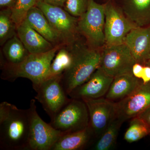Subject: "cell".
<instances>
[{
	"label": "cell",
	"mask_w": 150,
	"mask_h": 150,
	"mask_svg": "<svg viewBox=\"0 0 150 150\" xmlns=\"http://www.w3.org/2000/svg\"><path fill=\"white\" fill-rule=\"evenodd\" d=\"M28 109H20L4 101L0 104V149L29 150Z\"/></svg>",
	"instance_id": "1"
},
{
	"label": "cell",
	"mask_w": 150,
	"mask_h": 150,
	"mask_svg": "<svg viewBox=\"0 0 150 150\" xmlns=\"http://www.w3.org/2000/svg\"><path fill=\"white\" fill-rule=\"evenodd\" d=\"M73 56L71 66L62 74V83L69 96L72 91L85 83L100 67L101 52L98 49L76 45L71 48Z\"/></svg>",
	"instance_id": "2"
},
{
	"label": "cell",
	"mask_w": 150,
	"mask_h": 150,
	"mask_svg": "<svg viewBox=\"0 0 150 150\" xmlns=\"http://www.w3.org/2000/svg\"><path fill=\"white\" fill-rule=\"evenodd\" d=\"M60 47L56 45L45 53L30 54L18 64H4L1 79L13 82L18 78H26L32 82L34 89L48 77L51 63Z\"/></svg>",
	"instance_id": "3"
},
{
	"label": "cell",
	"mask_w": 150,
	"mask_h": 150,
	"mask_svg": "<svg viewBox=\"0 0 150 150\" xmlns=\"http://www.w3.org/2000/svg\"><path fill=\"white\" fill-rule=\"evenodd\" d=\"M105 3L89 0L87 10L79 18L78 29L91 48L98 49L105 45L104 25Z\"/></svg>",
	"instance_id": "4"
},
{
	"label": "cell",
	"mask_w": 150,
	"mask_h": 150,
	"mask_svg": "<svg viewBox=\"0 0 150 150\" xmlns=\"http://www.w3.org/2000/svg\"><path fill=\"white\" fill-rule=\"evenodd\" d=\"M35 6L43 12L60 42L71 45L76 38L78 18L71 15L64 9L52 6L43 0H37Z\"/></svg>",
	"instance_id": "5"
},
{
	"label": "cell",
	"mask_w": 150,
	"mask_h": 150,
	"mask_svg": "<svg viewBox=\"0 0 150 150\" xmlns=\"http://www.w3.org/2000/svg\"><path fill=\"white\" fill-rule=\"evenodd\" d=\"M49 123L63 134L86 129L89 124L86 105L83 100L71 98Z\"/></svg>",
	"instance_id": "6"
},
{
	"label": "cell",
	"mask_w": 150,
	"mask_h": 150,
	"mask_svg": "<svg viewBox=\"0 0 150 150\" xmlns=\"http://www.w3.org/2000/svg\"><path fill=\"white\" fill-rule=\"evenodd\" d=\"M105 46L123 44L128 33L138 27L125 15L114 0L105 3Z\"/></svg>",
	"instance_id": "7"
},
{
	"label": "cell",
	"mask_w": 150,
	"mask_h": 150,
	"mask_svg": "<svg viewBox=\"0 0 150 150\" xmlns=\"http://www.w3.org/2000/svg\"><path fill=\"white\" fill-rule=\"evenodd\" d=\"M35 99H31L29 108V150H51L54 144L63 135L43 121L38 115Z\"/></svg>",
	"instance_id": "8"
},
{
	"label": "cell",
	"mask_w": 150,
	"mask_h": 150,
	"mask_svg": "<svg viewBox=\"0 0 150 150\" xmlns=\"http://www.w3.org/2000/svg\"><path fill=\"white\" fill-rule=\"evenodd\" d=\"M62 76L47 78L34 89L37 93L35 99L41 104L51 120L71 99L62 85Z\"/></svg>",
	"instance_id": "9"
},
{
	"label": "cell",
	"mask_w": 150,
	"mask_h": 150,
	"mask_svg": "<svg viewBox=\"0 0 150 150\" xmlns=\"http://www.w3.org/2000/svg\"><path fill=\"white\" fill-rule=\"evenodd\" d=\"M136 63L131 51L124 43L105 46L101 52L100 67L113 78L126 74H132V68Z\"/></svg>",
	"instance_id": "10"
},
{
	"label": "cell",
	"mask_w": 150,
	"mask_h": 150,
	"mask_svg": "<svg viewBox=\"0 0 150 150\" xmlns=\"http://www.w3.org/2000/svg\"><path fill=\"white\" fill-rule=\"evenodd\" d=\"M89 116V127L95 138L102 135L115 116V102L104 98H84Z\"/></svg>",
	"instance_id": "11"
},
{
	"label": "cell",
	"mask_w": 150,
	"mask_h": 150,
	"mask_svg": "<svg viewBox=\"0 0 150 150\" xmlns=\"http://www.w3.org/2000/svg\"><path fill=\"white\" fill-rule=\"evenodd\" d=\"M150 107V82H142L134 92L115 103V116L123 122L137 117Z\"/></svg>",
	"instance_id": "12"
},
{
	"label": "cell",
	"mask_w": 150,
	"mask_h": 150,
	"mask_svg": "<svg viewBox=\"0 0 150 150\" xmlns=\"http://www.w3.org/2000/svg\"><path fill=\"white\" fill-rule=\"evenodd\" d=\"M113 79L100 67L85 83L74 89L69 96L79 99L102 98L107 93Z\"/></svg>",
	"instance_id": "13"
},
{
	"label": "cell",
	"mask_w": 150,
	"mask_h": 150,
	"mask_svg": "<svg viewBox=\"0 0 150 150\" xmlns=\"http://www.w3.org/2000/svg\"><path fill=\"white\" fill-rule=\"evenodd\" d=\"M124 44L137 63L146 65L150 59V25L131 30L126 36Z\"/></svg>",
	"instance_id": "14"
},
{
	"label": "cell",
	"mask_w": 150,
	"mask_h": 150,
	"mask_svg": "<svg viewBox=\"0 0 150 150\" xmlns=\"http://www.w3.org/2000/svg\"><path fill=\"white\" fill-rule=\"evenodd\" d=\"M17 35L29 54L45 53L55 46L32 28L25 19L17 27Z\"/></svg>",
	"instance_id": "15"
},
{
	"label": "cell",
	"mask_w": 150,
	"mask_h": 150,
	"mask_svg": "<svg viewBox=\"0 0 150 150\" xmlns=\"http://www.w3.org/2000/svg\"><path fill=\"white\" fill-rule=\"evenodd\" d=\"M125 15L138 27L150 24V0H114Z\"/></svg>",
	"instance_id": "16"
},
{
	"label": "cell",
	"mask_w": 150,
	"mask_h": 150,
	"mask_svg": "<svg viewBox=\"0 0 150 150\" xmlns=\"http://www.w3.org/2000/svg\"><path fill=\"white\" fill-rule=\"evenodd\" d=\"M94 138L88 126L81 131L63 134L51 150H83L88 146Z\"/></svg>",
	"instance_id": "17"
},
{
	"label": "cell",
	"mask_w": 150,
	"mask_h": 150,
	"mask_svg": "<svg viewBox=\"0 0 150 150\" xmlns=\"http://www.w3.org/2000/svg\"><path fill=\"white\" fill-rule=\"evenodd\" d=\"M141 83L140 79L131 74L115 77L105 98L112 101L121 100L134 92Z\"/></svg>",
	"instance_id": "18"
},
{
	"label": "cell",
	"mask_w": 150,
	"mask_h": 150,
	"mask_svg": "<svg viewBox=\"0 0 150 150\" xmlns=\"http://www.w3.org/2000/svg\"><path fill=\"white\" fill-rule=\"evenodd\" d=\"M25 19L32 28L52 44L60 42L43 12L36 6L30 9Z\"/></svg>",
	"instance_id": "19"
},
{
	"label": "cell",
	"mask_w": 150,
	"mask_h": 150,
	"mask_svg": "<svg viewBox=\"0 0 150 150\" xmlns=\"http://www.w3.org/2000/svg\"><path fill=\"white\" fill-rule=\"evenodd\" d=\"M3 51L7 61L4 64L10 65L18 64L24 61L30 54L17 35L6 42Z\"/></svg>",
	"instance_id": "20"
},
{
	"label": "cell",
	"mask_w": 150,
	"mask_h": 150,
	"mask_svg": "<svg viewBox=\"0 0 150 150\" xmlns=\"http://www.w3.org/2000/svg\"><path fill=\"white\" fill-rule=\"evenodd\" d=\"M123 121L115 116L93 147L96 150H108L116 144L119 130Z\"/></svg>",
	"instance_id": "21"
},
{
	"label": "cell",
	"mask_w": 150,
	"mask_h": 150,
	"mask_svg": "<svg viewBox=\"0 0 150 150\" xmlns=\"http://www.w3.org/2000/svg\"><path fill=\"white\" fill-rule=\"evenodd\" d=\"M73 61L71 49L60 48L51 63L47 78L63 74L69 69Z\"/></svg>",
	"instance_id": "22"
},
{
	"label": "cell",
	"mask_w": 150,
	"mask_h": 150,
	"mask_svg": "<svg viewBox=\"0 0 150 150\" xmlns=\"http://www.w3.org/2000/svg\"><path fill=\"white\" fill-rule=\"evenodd\" d=\"M17 25L12 18V9L6 8L0 12V44L3 46L7 41L16 35Z\"/></svg>",
	"instance_id": "23"
},
{
	"label": "cell",
	"mask_w": 150,
	"mask_h": 150,
	"mask_svg": "<svg viewBox=\"0 0 150 150\" xmlns=\"http://www.w3.org/2000/svg\"><path fill=\"white\" fill-rule=\"evenodd\" d=\"M150 134V127L138 117L131 119L124 135V139L129 143L137 142Z\"/></svg>",
	"instance_id": "24"
},
{
	"label": "cell",
	"mask_w": 150,
	"mask_h": 150,
	"mask_svg": "<svg viewBox=\"0 0 150 150\" xmlns=\"http://www.w3.org/2000/svg\"><path fill=\"white\" fill-rule=\"evenodd\" d=\"M37 0H18L16 4L12 8V18L17 27L25 19L28 11L35 6Z\"/></svg>",
	"instance_id": "25"
},
{
	"label": "cell",
	"mask_w": 150,
	"mask_h": 150,
	"mask_svg": "<svg viewBox=\"0 0 150 150\" xmlns=\"http://www.w3.org/2000/svg\"><path fill=\"white\" fill-rule=\"evenodd\" d=\"M89 0H66L64 9L71 15L80 17L87 10Z\"/></svg>",
	"instance_id": "26"
},
{
	"label": "cell",
	"mask_w": 150,
	"mask_h": 150,
	"mask_svg": "<svg viewBox=\"0 0 150 150\" xmlns=\"http://www.w3.org/2000/svg\"><path fill=\"white\" fill-rule=\"evenodd\" d=\"M144 66V65L139 63L137 62L135 63L132 68V74L137 79H141L143 75Z\"/></svg>",
	"instance_id": "27"
},
{
	"label": "cell",
	"mask_w": 150,
	"mask_h": 150,
	"mask_svg": "<svg viewBox=\"0 0 150 150\" xmlns=\"http://www.w3.org/2000/svg\"><path fill=\"white\" fill-rule=\"evenodd\" d=\"M141 80L143 83L146 84L150 82V66L144 65L143 75Z\"/></svg>",
	"instance_id": "28"
},
{
	"label": "cell",
	"mask_w": 150,
	"mask_h": 150,
	"mask_svg": "<svg viewBox=\"0 0 150 150\" xmlns=\"http://www.w3.org/2000/svg\"><path fill=\"white\" fill-rule=\"evenodd\" d=\"M137 117L143 120L150 127V107L146 109Z\"/></svg>",
	"instance_id": "29"
},
{
	"label": "cell",
	"mask_w": 150,
	"mask_h": 150,
	"mask_svg": "<svg viewBox=\"0 0 150 150\" xmlns=\"http://www.w3.org/2000/svg\"><path fill=\"white\" fill-rule=\"evenodd\" d=\"M18 0H0L1 7L13 8L16 4Z\"/></svg>",
	"instance_id": "30"
},
{
	"label": "cell",
	"mask_w": 150,
	"mask_h": 150,
	"mask_svg": "<svg viewBox=\"0 0 150 150\" xmlns=\"http://www.w3.org/2000/svg\"><path fill=\"white\" fill-rule=\"evenodd\" d=\"M43 1L44 2L48 4L64 8L66 0H43Z\"/></svg>",
	"instance_id": "31"
},
{
	"label": "cell",
	"mask_w": 150,
	"mask_h": 150,
	"mask_svg": "<svg viewBox=\"0 0 150 150\" xmlns=\"http://www.w3.org/2000/svg\"><path fill=\"white\" fill-rule=\"evenodd\" d=\"M147 65H149V66H150V59L149 60V62H148L147 64H146Z\"/></svg>",
	"instance_id": "32"
},
{
	"label": "cell",
	"mask_w": 150,
	"mask_h": 150,
	"mask_svg": "<svg viewBox=\"0 0 150 150\" xmlns=\"http://www.w3.org/2000/svg\"><path fill=\"white\" fill-rule=\"evenodd\" d=\"M102 1H103L105 2V3L107 2L108 1H109V0H102Z\"/></svg>",
	"instance_id": "33"
}]
</instances>
